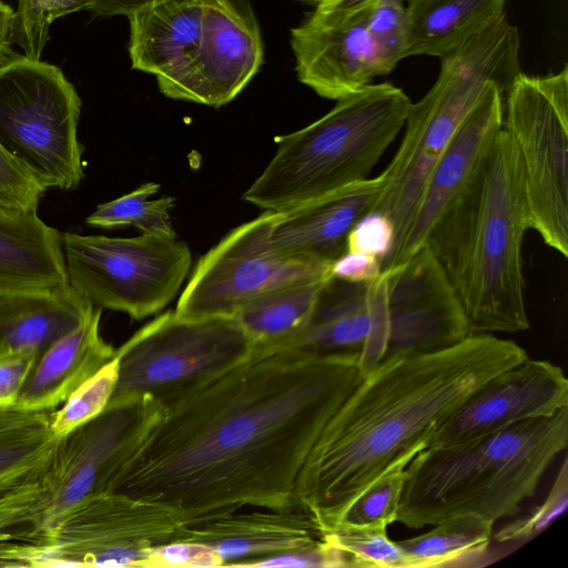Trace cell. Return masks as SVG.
I'll return each instance as SVG.
<instances>
[{"label":"cell","mask_w":568,"mask_h":568,"mask_svg":"<svg viewBox=\"0 0 568 568\" xmlns=\"http://www.w3.org/2000/svg\"><path fill=\"white\" fill-rule=\"evenodd\" d=\"M385 272L386 357L445 348L470 335L457 292L428 246Z\"/></svg>","instance_id":"14"},{"label":"cell","mask_w":568,"mask_h":568,"mask_svg":"<svg viewBox=\"0 0 568 568\" xmlns=\"http://www.w3.org/2000/svg\"><path fill=\"white\" fill-rule=\"evenodd\" d=\"M379 0H321L310 17L322 21L365 20Z\"/></svg>","instance_id":"43"},{"label":"cell","mask_w":568,"mask_h":568,"mask_svg":"<svg viewBox=\"0 0 568 568\" xmlns=\"http://www.w3.org/2000/svg\"><path fill=\"white\" fill-rule=\"evenodd\" d=\"M166 0H82L81 10H87L97 17L125 16L158 4Z\"/></svg>","instance_id":"44"},{"label":"cell","mask_w":568,"mask_h":568,"mask_svg":"<svg viewBox=\"0 0 568 568\" xmlns=\"http://www.w3.org/2000/svg\"><path fill=\"white\" fill-rule=\"evenodd\" d=\"M67 281L98 308L134 320L158 313L189 274L191 251L175 236L109 237L61 233Z\"/></svg>","instance_id":"9"},{"label":"cell","mask_w":568,"mask_h":568,"mask_svg":"<svg viewBox=\"0 0 568 568\" xmlns=\"http://www.w3.org/2000/svg\"><path fill=\"white\" fill-rule=\"evenodd\" d=\"M82 0H18L13 16L12 42L23 54L41 59L51 24L59 18L81 11Z\"/></svg>","instance_id":"31"},{"label":"cell","mask_w":568,"mask_h":568,"mask_svg":"<svg viewBox=\"0 0 568 568\" xmlns=\"http://www.w3.org/2000/svg\"><path fill=\"white\" fill-rule=\"evenodd\" d=\"M327 280L296 282L273 290L246 304L234 316L253 346H277L306 326Z\"/></svg>","instance_id":"26"},{"label":"cell","mask_w":568,"mask_h":568,"mask_svg":"<svg viewBox=\"0 0 568 568\" xmlns=\"http://www.w3.org/2000/svg\"><path fill=\"white\" fill-rule=\"evenodd\" d=\"M331 277L364 284L377 280L382 274V262L372 255L345 251L332 262Z\"/></svg>","instance_id":"41"},{"label":"cell","mask_w":568,"mask_h":568,"mask_svg":"<svg viewBox=\"0 0 568 568\" xmlns=\"http://www.w3.org/2000/svg\"><path fill=\"white\" fill-rule=\"evenodd\" d=\"M529 229L519 156L501 128L425 243L457 292L470 334H513L529 327L521 264Z\"/></svg>","instance_id":"3"},{"label":"cell","mask_w":568,"mask_h":568,"mask_svg":"<svg viewBox=\"0 0 568 568\" xmlns=\"http://www.w3.org/2000/svg\"><path fill=\"white\" fill-rule=\"evenodd\" d=\"M91 305L68 286L13 296L0 316V354L41 355L72 329Z\"/></svg>","instance_id":"24"},{"label":"cell","mask_w":568,"mask_h":568,"mask_svg":"<svg viewBox=\"0 0 568 568\" xmlns=\"http://www.w3.org/2000/svg\"><path fill=\"white\" fill-rule=\"evenodd\" d=\"M102 310L90 306L81 321L37 359L16 406L53 410L115 356L100 331Z\"/></svg>","instance_id":"20"},{"label":"cell","mask_w":568,"mask_h":568,"mask_svg":"<svg viewBox=\"0 0 568 568\" xmlns=\"http://www.w3.org/2000/svg\"><path fill=\"white\" fill-rule=\"evenodd\" d=\"M31 291L0 282V315L10 298L20 292Z\"/></svg>","instance_id":"46"},{"label":"cell","mask_w":568,"mask_h":568,"mask_svg":"<svg viewBox=\"0 0 568 568\" xmlns=\"http://www.w3.org/2000/svg\"><path fill=\"white\" fill-rule=\"evenodd\" d=\"M14 9L0 0V64L13 53L11 47Z\"/></svg>","instance_id":"45"},{"label":"cell","mask_w":568,"mask_h":568,"mask_svg":"<svg viewBox=\"0 0 568 568\" xmlns=\"http://www.w3.org/2000/svg\"><path fill=\"white\" fill-rule=\"evenodd\" d=\"M0 282L27 290L68 286L61 233L38 211L0 204Z\"/></svg>","instance_id":"22"},{"label":"cell","mask_w":568,"mask_h":568,"mask_svg":"<svg viewBox=\"0 0 568 568\" xmlns=\"http://www.w3.org/2000/svg\"><path fill=\"white\" fill-rule=\"evenodd\" d=\"M326 531L298 500L282 507L253 506L189 525L184 540L204 544L222 567H257L272 557L321 542Z\"/></svg>","instance_id":"17"},{"label":"cell","mask_w":568,"mask_h":568,"mask_svg":"<svg viewBox=\"0 0 568 568\" xmlns=\"http://www.w3.org/2000/svg\"><path fill=\"white\" fill-rule=\"evenodd\" d=\"M385 73L407 58L408 13L404 0H379L365 19Z\"/></svg>","instance_id":"32"},{"label":"cell","mask_w":568,"mask_h":568,"mask_svg":"<svg viewBox=\"0 0 568 568\" xmlns=\"http://www.w3.org/2000/svg\"><path fill=\"white\" fill-rule=\"evenodd\" d=\"M39 355L29 352L0 354V409L16 406L20 390Z\"/></svg>","instance_id":"40"},{"label":"cell","mask_w":568,"mask_h":568,"mask_svg":"<svg viewBox=\"0 0 568 568\" xmlns=\"http://www.w3.org/2000/svg\"><path fill=\"white\" fill-rule=\"evenodd\" d=\"M252 351L235 316L182 317L169 311L115 351L118 376L106 406L144 394L160 399L240 363Z\"/></svg>","instance_id":"11"},{"label":"cell","mask_w":568,"mask_h":568,"mask_svg":"<svg viewBox=\"0 0 568 568\" xmlns=\"http://www.w3.org/2000/svg\"><path fill=\"white\" fill-rule=\"evenodd\" d=\"M395 244L392 221L378 211H369L359 217L346 236V251L377 257L382 264Z\"/></svg>","instance_id":"36"},{"label":"cell","mask_w":568,"mask_h":568,"mask_svg":"<svg viewBox=\"0 0 568 568\" xmlns=\"http://www.w3.org/2000/svg\"><path fill=\"white\" fill-rule=\"evenodd\" d=\"M58 439L48 433L0 442V477L44 458L53 450Z\"/></svg>","instance_id":"39"},{"label":"cell","mask_w":568,"mask_h":568,"mask_svg":"<svg viewBox=\"0 0 568 568\" xmlns=\"http://www.w3.org/2000/svg\"><path fill=\"white\" fill-rule=\"evenodd\" d=\"M173 509L120 491L91 495L33 544L0 546L2 567H140L152 549L184 540Z\"/></svg>","instance_id":"7"},{"label":"cell","mask_w":568,"mask_h":568,"mask_svg":"<svg viewBox=\"0 0 568 568\" xmlns=\"http://www.w3.org/2000/svg\"><path fill=\"white\" fill-rule=\"evenodd\" d=\"M257 567L341 568L349 564L344 552L325 536L321 542L272 557Z\"/></svg>","instance_id":"38"},{"label":"cell","mask_w":568,"mask_h":568,"mask_svg":"<svg viewBox=\"0 0 568 568\" xmlns=\"http://www.w3.org/2000/svg\"><path fill=\"white\" fill-rule=\"evenodd\" d=\"M405 475L404 466L384 474L349 506L338 524L387 528L397 520Z\"/></svg>","instance_id":"33"},{"label":"cell","mask_w":568,"mask_h":568,"mask_svg":"<svg viewBox=\"0 0 568 568\" xmlns=\"http://www.w3.org/2000/svg\"><path fill=\"white\" fill-rule=\"evenodd\" d=\"M359 353L254 347L233 366L162 398L114 487L187 525L295 500L305 462L363 378Z\"/></svg>","instance_id":"1"},{"label":"cell","mask_w":568,"mask_h":568,"mask_svg":"<svg viewBox=\"0 0 568 568\" xmlns=\"http://www.w3.org/2000/svg\"><path fill=\"white\" fill-rule=\"evenodd\" d=\"M369 283L329 278L325 282L306 326L286 342L312 355L359 353L371 331ZM264 348V347H263Z\"/></svg>","instance_id":"23"},{"label":"cell","mask_w":568,"mask_h":568,"mask_svg":"<svg viewBox=\"0 0 568 568\" xmlns=\"http://www.w3.org/2000/svg\"><path fill=\"white\" fill-rule=\"evenodd\" d=\"M568 445V406L471 442L426 447L407 465L397 520L422 528L457 516H515Z\"/></svg>","instance_id":"4"},{"label":"cell","mask_w":568,"mask_h":568,"mask_svg":"<svg viewBox=\"0 0 568 568\" xmlns=\"http://www.w3.org/2000/svg\"><path fill=\"white\" fill-rule=\"evenodd\" d=\"M503 128L517 150L530 225L568 256V67L547 75L520 72L504 97Z\"/></svg>","instance_id":"10"},{"label":"cell","mask_w":568,"mask_h":568,"mask_svg":"<svg viewBox=\"0 0 568 568\" xmlns=\"http://www.w3.org/2000/svg\"><path fill=\"white\" fill-rule=\"evenodd\" d=\"M422 535L397 541L406 557V568L459 566L483 557L493 540V527L474 516L444 519Z\"/></svg>","instance_id":"27"},{"label":"cell","mask_w":568,"mask_h":568,"mask_svg":"<svg viewBox=\"0 0 568 568\" xmlns=\"http://www.w3.org/2000/svg\"><path fill=\"white\" fill-rule=\"evenodd\" d=\"M568 506V462L564 459L559 473L545 500L520 517L501 527L493 539L499 544H518L528 541L540 535Z\"/></svg>","instance_id":"34"},{"label":"cell","mask_w":568,"mask_h":568,"mask_svg":"<svg viewBox=\"0 0 568 568\" xmlns=\"http://www.w3.org/2000/svg\"><path fill=\"white\" fill-rule=\"evenodd\" d=\"M263 57L261 30L248 0H204L197 48L173 71L156 77L158 87L170 99L219 108L247 85Z\"/></svg>","instance_id":"13"},{"label":"cell","mask_w":568,"mask_h":568,"mask_svg":"<svg viewBox=\"0 0 568 568\" xmlns=\"http://www.w3.org/2000/svg\"><path fill=\"white\" fill-rule=\"evenodd\" d=\"M118 363L114 358L81 385L53 412L50 430L61 438L102 413L114 389Z\"/></svg>","instance_id":"30"},{"label":"cell","mask_w":568,"mask_h":568,"mask_svg":"<svg viewBox=\"0 0 568 568\" xmlns=\"http://www.w3.org/2000/svg\"><path fill=\"white\" fill-rule=\"evenodd\" d=\"M45 415L13 406L0 409V442L26 438L42 430Z\"/></svg>","instance_id":"42"},{"label":"cell","mask_w":568,"mask_h":568,"mask_svg":"<svg viewBox=\"0 0 568 568\" xmlns=\"http://www.w3.org/2000/svg\"><path fill=\"white\" fill-rule=\"evenodd\" d=\"M385 527L337 524L326 538L346 556L349 567L406 568L405 554Z\"/></svg>","instance_id":"29"},{"label":"cell","mask_w":568,"mask_h":568,"mask_svg":"<svg viewBox=\"0 0 568 568\" xmlns=\"http://www.w3.org/2000/svg\"><path fill=\"white\" fill-rule=\"evenodd\" d=\"M48 190L0 144V204L22 210L38 211Z\"/></svg>","instance_id":"35"},{"label":"cell","mask_w":568,"mask_h":568,"mask_svg":"<svg viewBox=\"0 0 568 568\" xmlns=\"http://www.w3.org/2000/svg\"><path fill=\"white\" fill-rule=\"evenodd\" d=\"M275 213L264 211L224 236L197 262L174 313L234 316L255 298L296 282L327 280L332 262L290 256L271 239Z\"/></svg>","instance_id":"12"},{"label":"cell","mask_w":568,"mask_h":568,"mask_svg":"<svg viewBox=\"0 0 568 568\" xmlns=\"http://www.w3.org/2000/svg\"><path fill=\"white\" fill-rule=\"evenodd\" d=\"M300 1L316 6L321 0H300Z\"/></svg>","instance_id":"47"},{"label":"cell","mask_w":568,"mask_h":568,"mask_svg":"<svg viewBox=\"0 0 568 568\" xmlns=\"http://www.w3.org/2000/svg\"><path fill=\"white\" fill-rule=\"evenodd\" d=\"M80 114L57 65L14 52L0 64V144L47 190H75L83 179Z\"/></svg>","instance_id":"8"},{"label":"cell","mask_w":568,"mask_h":568,"mask_svg":"<svg viewBox=\"0 0 568 568\" xmlns=\"http://www.w3.org/2000/svg\"><path fill=\"white\" fill-rule=\"evenodd\" d=\"M291 45L298 80L326 99L337 101L386 74L365 20L322 21L308 16L291 30Z\"/></svg>","instance_id":"18"},{"label":"cell","mask_w":568,"mask_h":568,"mask_svg":"<svg viewBox=\"0 0 568 568\" xmlns=\"http://www.w3.org/2000/svg\"><path fill=\"white\" fill-rule=\"evenodd\" d=\"M148 568H202L222 567L219 555L209 546L191 541L179 540L161 545L151 550L140 564Z\"/></svg>","instance_id":"37"},{"label":"cell","mask_w":568,"mask_h":568,"mask_svg":"<svg viewBox=\"0 0 568 568\" xmlns=\"http://www.w3.org/2000/svg\"><path fill=\"white\" fill-rule=\"evenodd\" d=\"M568 406L561 367L528 356L476 389L432 434L427 447L458 446Z\"/></svg>","instance_id":"15"},{"label":"cell","mask_w":568,"mask_h":568,"mask_svg":"<svg viewBox=\"0 0 568 568\" xmlns=\"http://www.w3.org/2000/svg\"><path fill=\"white\" fill-rule=\"evenodd\" d=\"M519 48L518 29L501 18L440 58L436 82L412 103L399 148L382 172L385 186L374 209L395 229V244L382 268L398 252L432 171L487 83L507 92L523 72Z\"/></svg>","instance_id":"6"},{"label":"cell","mask_w":568,"mask_h":568,"mask_svg":"<svg viewBox=\"0 0 568 568\" xmlns=\"http://www.w3.org/2000/svg\"><path fill=\"white\" fill-rule=\"evenodd\" d=\"M505 94L498 83H487L438 159L404 241L382 272L405 263L425 245L430 230L476 173L503 128Z\"/></svg>","instance_id":"16"},{"label":"cell","mask_w":568,"mask_h":568,"mask_svg":"<svg viewBox=\"0 0 568 568\" xmlns=\"http://www.w3.org/2000/svg\"><path fill=\"white\" fill-rule=\"evenodd\" d=\"M128 19L131 68L160 77L178 68L197 48L204 0H166Z\"/></svg>","instance_id":"21"},{"label":"cell","mask_w":568,"mask_h":568,"mask_svg":"<svg viewBox=\"0 0 568 568\" xmlns=\"http://www.w3.org/2000/svg\"><path fill=\"white\" fill-rule=\"evenodd\" d=\"M407 1V57L440 59L506 16V0Z\"/></svg>","instance_id":"25"},{"label":"cell","mask_w":568,"mask_h":568,"mask_svg":"<svg viewBox=\"0 0 568 568\" xmlns=\"http://www.w3.org/2000/svg\"><path fill=\"white\" fill-rule=\"evenodd\" d=\"M527 356L510 339L470 334L445 348L384 358L364 373L324 428L295 499L327 532L378 478L407 467L476 389Z\"/></svg>","instance_id":"2"},{"label":"cell","mask_w":568,"mask_h":568,"mask_svg":"<svg viewBox=\"0 0 568 568\" xmlns=\"http://www.w3.org/2000/svg\"><path fill=\"white\" fill-rule=\"evenodd\" d=\"M384 186L381 173L291 210L274 212V246L290 256L333 262L346 251V236L355 222L375 209Z\"/></svg>","instance_id":"19"},{"label":"cell","mask_w":568,"mask_h":568,"mask_svg":"<svg viewBox=\"0 0 568 568\" xmlns=\"http://www.w3.org/2000/svg\"><path fill=\"white\" fill-rule=\"evenodd\" d=\"M160 185L146 182L132 192L97 206L85 222L102 229L132 225L143 234L175 236L169 211L174 206L172 196L151 200Z\"/></svg>","instance_id":"28"},{"label":"cell","mask_w":568,"mask_h":568,"mask_svg":"<svg viewBox=\"0 0 568 568\" xmlns=\"http://www.w3.org/2000/svg\"><path fill=\"white\" fill-rule=\"evenodd\" d=\"M412 100L390 83L368 84L325 115L281 136L243 200L282 212L369 179L404 128Z\"/></svg>","instance_id":"5"}]
</instances>
